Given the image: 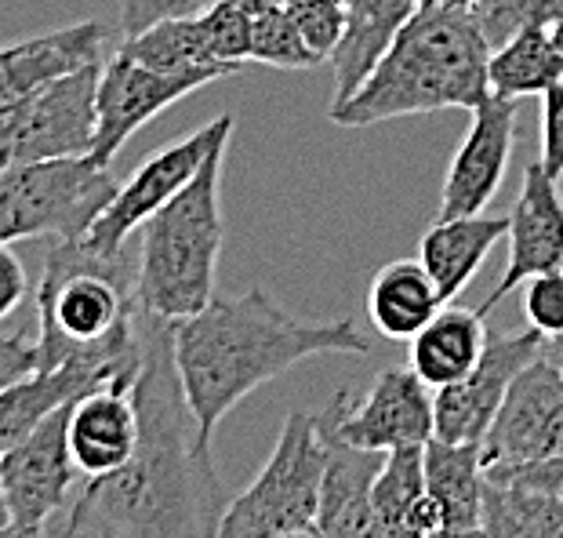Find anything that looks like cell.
I'll use <instances>...</instances> for the list:
<instances>
[{
    "label": "cell",
    "instance_id": "6da1fadb",
    "mask_svg": "<svg viewBox=\"0 0 563 538\" xmlns=\"http://www.w3.org/2000/svg\"><path fill=\"white\" fill-rule=\"evenodd\" d=\"M142 367L131 386L139 411L135 455L121 470L84 481L74 506L55 513L88 538H219L225 487L211 440L189 408L167 320L142 314Z\"/></svg>",
    "mask_w": 563,
    "mask_h": 538
},
{
    "label": "cell",
    "instance_id": "7a4b0ae2",
    "mask_svg": "<svg viewBox=\"0 0 563 538\" xmlns=\"http://www.w3.org/2000/svg\"><path fill=\"white\" fill-rule=\"evenodd\" d=\"M172 350L200 433L211 440L222 418L258 386L320 353L367 356L371 342L350 317L306 320L287 314L269 292L251 288L236 298H211L200 314L178 320Z\"/></svg>",
    "mask_w": 563,
    "mask_h": 538
},
{
    "label": "cell",
    "instance_id": "3957f363",
    "mask_svg": "<svg viewBox=\"0 0 563 538\" xmlns=\"http://www.w3.org/2000/svg\"><path fill=\"white\" fill-rule=\"evenodd\" d=\"M487 63L490 47L470 8H418L367 80L328 117L339 128H367L437 110H473L490 95Z\"/></svg>",
    "mask_w": 563,
    "mask_h": 538
},
{
    "label": "cell",
    "instance_id": "277c9868",
    "mask_svg": "<svg viewBox=\"0 0 563 538\" xmlns=\"http://www.w3.org/2000/svg\"><path fill=\"white\" fill-rule=\"evenodd\" d=\"M33 309H37V372L74 356L135 353L142 342L135 270H128L124 255L102 259L77 241H52L41 284L33 292Z\"/></svg>",
    "mask_w": 563,
    "mask_h": 538
},
{
    "label": "cell",
    "instance_id": "5b68a950",
    "mask_svg": "<svg viewBox=\"0 0 563 538\" xmlns=\"http://www.w3.org/2000/svg\"><path fill=\"white\" fill-rule=\"evenodd\" d=\"M225 146H214L211 157L194 175L183 194L142 222L135 298L139 309L167 325L200 314L214 298V270L222 251V167Z\"/></svg>",
    "mask_w": 563,
    "mask_h": 538
},
{
    "label": "cell",
    "instance_id": "8992f818",
    "mask_svg": "<svg viewBox=\"0 0 563 538\" xmlns=\"http://www.w3.org/2000/svg\"><path fill=\"white\" fill-rule=\"evenodd\" d=\"M323 470L328 437L320 418L313 411H291L255 484L225 506L219 538H277L317 524Z\"/></svg>",
    "mask_w": 563,
    "mask_h": 538
},
{
    "label": "cell",
    "instance_id": "52a82bcc",
    "mask_svg": "<svg viewBox=\"0 0 563 538\" xmlns=\"http://www.w3.org/2000/svg\"><path fill=\"white\" fill-rule=\"evenodd\" d=\"M113 194V172L88 157L37 161L0 172V244L30 237L80 241Z\"/></svg>",
    "mask_w": 563,
    "mask_h": 538
},
{
    "label": "cell",
    "instance_id": "ba28073f",
    "mask_svg": "<svg viewBox=\"0 0 563 538\" xmlns=\"http://www.w3.org/2000/svg\"><path fill=\"white\" fill-rule=\"evenodd\" d=\"M233 124H236L233 113H219L203 128L189 131L186 139H178L172 146H164L153 157L142 161L135 167V175L124 186H117L113 200L102 208V215L88 226V233L77 244L102 259L124 255L128 237L142 230V222L153 219L167 200L194 183V175L211 157V150L225 146L233 139Z\"/></svg>",
    "mask_w": 563,
    "mask_h": 538
},
{
    "label": "cell",
    "instance_id": "9c48e42d",
    "mask_svg": "<svg viewBox=\"0 0 563 538\" xmlns=\"http://www.w3.org/2000/svg\"><path fill=\"white\" fill-rule=\"evenodd\" d=\"M317 418L345 444L378 455L397 448H426L433 437V389L411 367H386L361 400L350 389H339Z\"/></svg>",
    "mask_w": 563,
    "mask_h": 538
},
{
    "label": "cell",
    "instance_id": "30bf717a",
    "mask_svg": "<svg viewBox=\"0 0 563 538\" xmlns=\"http://www.w3.org/2000/svg\"><path fill=\"white\" fill-rule=\"evenodd\" d=\"M542 342L545 339L534 328L487 334V345L473 372L462 382L433 389V437L451 440V444H484L512 378L534 356H542Z\"/></svg>",
    "mask_w": 563,
    "mask_h": 538
},
{
    "label": "cell",
    "instance_id": "8fae6325",
    "mask_svg": "<svg viewBox=\"0 0 563 538\" xmlns=\"http://www.w3.org/2000/svg\"><path fill=\"white\" fill-rule=\"evenodd\" d=\"M69 408L74 404L47 415L26 440L0 455V487L8 517L19 528H47V520L66 509L77 481H84L69 451Z\"/></svg>",
    "mask_w": 563,
    "mask_h": 538
},
{
    "label": "cell",
    "instance_id": "7c38bea8",
    "mask_svg": "<svg viewBox=\"0 0 563 538\" xmlns=\"http://www.w3.org/2000/svg\"><path fill=\"white\" fill-rule=\"evenodd\" d=\"M203 84L208 80L161 74V69L142 66L124 52H113V58L99 74V88H95V139L88 161L110 167L139 128H146L153 117L164 113L178 99L200 91Z\"/></svg>",
    "mask_w": 563,
    "mask_h": 538
},
{
    "label": "cell",
    "instance_id": "4fadbf2b",
    "mask_svg": "<svg viewBox=\"0 0 563 538\" xmlns=\"http://www.w3.org/2000/svg\"><path fill=\"white\" fill-rule=\"evenodd\" d=\"M563 455V372L534 356L501 400L484 437L487 465L545 462Z\"/></svg>",
    "mask_w": 563,
    "mask_h": 538
},
{
    "label": "cell",
    "instance_id": "5bb4252c",
    "mask_svg": "<svg viewBox=\"0 0 563 538\" xmlns=\"http://www.w3.org/2000/svg\"><path fill=\"white\" fill-rule=\"evenodd\" d=\"M517 99L487 95L484 102L473 106V124L454 153L448 178H443L437 219L484 215V208L501 189V178H506L512 146H517Z\"/></svg>",
    "mask_w": 563,
    "mask_h": 538
},
{
    "label": "cell",
    "instance_id": "9a60e30c",
    "mask_svg": "<svg viewBox=\"0 0 563 538\" xmlns=\"http://www.w3.org/2000/svg\"><path fill=\"white\" fill-rule=\"evenodd\" d=\"M509 262L495 292L484 298L481 314L487 317L512 288H523L538 273L563 266V197L556 178L545 172L542 161L527 164L517 208L509 215Z\"/></svg>",
    "mask_w": 563,
    "mask_h": 538
},
{
    "label": "cell",
    "instance_id": "2e32d148",
    "mask_svg": "<svg viewBox=\"0 0 563 538\" xmlns=\"http://www.w3.org/2000/svg\"><path fill=\"white\" fill-rule=\"evenodd\" d=\"M113 44V26L77 22L55 33L0 47V106L19 102L88 66H102L106 47Z\"/></svg>",
    "mask_w": 563,
    "mask_h": 538
},
{
    "label": "cell",
    "instance_id": "e0dca14e",
    "mask_svg": "<svg viewBox=\"0 0 563 538\" xmlns=\"http://www.w3.org/2000/svg\"><path fill=\"white\" fill-rule=\"evenodd\" d=\"M139 411L131 386H102L84 393L69 408V451L84 481L106 476L135 455Z\"/></svg>",
    "mask_w": 563,
    "mask_h": 538
},
{
    "label": "cell",
    "instance_id": "ac0fdd59",
    "mask_svg": "<svg viewBox=\"0 0 563 538\" xmlns=\"http://www.w3.org/2000/svg\"><path fill=\"white\" fill-rule=\"evenodd\" d=\"M323 437H328V470H323L320 484L317 528L323 538H386L378 528L375 506H371V484H375L386 455L345 444L328 429Z\"/></svg>",
    "mask_w": 563,
    "mask_h": 538
},
{
    "label": "cell",
    "instance_id": "d6986e66",
    "mask_svg": "<svg viewBox=\"0 0 563 538\" xmlns=\"http://www.w3.org/2000/svg\"><path fill=\"white\" fill-rule=\"evenodd\" d=\"M422 0H350L345 4V33L331 55L334 95L331 106L345 102L367 80L378 58L389 52L397 33L418 15Z\"/></svg>",
    "mask_w": 563,
    "mask_h": 538
},
{
    "label": "cell",
    "instance_id": "ffe728a7",
    "mask_svg": "<svg viewBox=\"0 0 563 538\" xmlns=\"http://www.w3.org/2000/svg\"><path fill=\"white\" fill-rule=\"evenodd\" d=\"M509 233V219L470 215V219H437L418 244V262L429 270L443 306L454 303L481 273L495 244Z\"/></svg>",
    "mask_w": 563,
    "mask_h": 538
},
{
    "label": "cell",
    "instance_id": "44dd1931",
    "mask_svg": "<svg viewBox=\"0 0 563 538\" xmlns=\"http://www.w3.org/2000/svg\"><path fill=\"white\" fill-rule=\"evenodd\" d=\"M487 325L481 309H465L448 303L411 339V372L429 389H443L451 382H462L481 361L487 345Z\"/></svg>",
    "mask_w": 563,
    "mask_h": 538
},
{
    "label": "cell",
    "instance_id": "7402d4cb",
    "mask_svg": "<svg viewBox=\"0 0 563 538\" xmlns=\"http://www.w3.org/2000/svg\"><path fill=\"white\" fill-rule=\"evenodd\" d=\"M422 462L426 495L433 502L440 528H481L487 473L484 444H451V440L429 437L422 448Z\"/></svg>",
    "mask_w": 563,
    "mask_h": 538
},
{
    "label": "cell",
    "instance_id": "603a6c76",
    "mask_svg": "<svg viewBox=\"0 0 563 538\" xmlns=\"http://www.w3.org/2000/svg\"><path fill=\"white\" fill-rule=\"evenodd\" d=\"M443 309L433 277L418 259L382 266L367 284V317L382 339L407 342Z\"/></svg>",
    "mask_w": 563,
    "mask_h": 538
},
{
    "label": "cell",
    "instance_id": "cb8c5ba5",
    "mask_svg": "<svg viewBox=\"0 0 563 538\" xmlns=\"http://www.w3.org/2000/svg\"><path fill=\"white\" fill-rule=\"evenodd\" d=\"M371 506L386 538H429L440 528L433 502L426 495L422 448H397L382 459L371 484Z\"/></svg>",
    "mask_w": 563,
    "mask_h": 538
},
{
    "label": "cell",
    "instance_id": "d4e9b609",
    "mask_svg": "<svg viewBox=\"0 0 563 538\" xmlns=\"http://www.w3.org/2000/svg\"><path fill=\"white\" fill-rule=\"evenodd\" d=\"M117 52L131 55L142 66L161 69V74L200 77V80H208V84L236 74V66H225V63L214 58L200 15L157 22V26L135 33V37H124L121 44H117Z\"/></svg>",
    "mask_w": 563,
    "mask_h": 538
},
{
    "label": "cell",
    "instance_id": "484cf974",
    "mask_svg": "<svg viewBox=\"0 0 563 538\" xmlns=\"http://www.w3.org/2000/svg\"><path fill=\"white\" fill-rule=\"evenodd\" d=\"M481 528L490 538H560L563 506L538 487L484 473Z\"/></svg>",
    "mask_w": 563,
    "mask_h": 538
},
{
    "label": "cell",
    "instance_id": "4316f807",
    "mask_svg": "<svg viewBox=\"0 0 563 538\" xmlns=\"http://www.w3.org/2000/svg\"><path fill=\"white\" fill-rule=\"evenodd\" d=\"M487 80L490 95H501V99L545 95L563 80V52L553 44L545 26H531L490 52Z\"/></svg>",
    "mask_w": 563,
    "mask_h": 538
},
{
    "label": "cell",
    "instance_id": "83f0119b",
    "mask_svg": "<svg viewBox=\"0 0 563 538\" xmlns=\"http://www.w3.org/2000/svg\"><path fill=\"white\" fill-rule=\"evenodd\" d=\"M251 58L280 69H313L320 58L309 52L302 33H298L291 11L266 4L255 15V30H251Z\"/></svg>",
    "mask_w": 563,
    "mask_h": 538
},
{
    "label": "cell",
    "instance_id": "f1b7e54d",
    "mask_svg": "<svg viewBox=\"0 0 563 538\" xmlns=\"http://www.w3.org/2000/svg\"><path fill=\"white\" fill-rule=\"evenodd\" d=\"M295 19L298 33H302L306 47L313 52L320 63H331L334 47H339L345 33V4L339 0H302V4L287 8Z\"/></svg>",
    "mask_w": 563,
    "mask_h": 538
},
{
    "label": "cell",
    "instance_id": "f546056e",
    "mask_svg": "<svg viewBox=\"0 0 563 538\" xmlns=\"http://www.w3.org/2000/svg\"><path fill=\"white\" fill-rule=\"evenodd\" d=\"M523 314H527V325L542 334V339L563 334V270L538 273V277L527 281Z\"/></svg>",
    "mask_w": 563,
    "mask_h": 538
},
{
    "label": "cell",
    "instance_id": "4dcf8cb0",
    "mask_svg": "<svg viewBox=\"0 0 563 538\" xmlns=\"http://www.w3.org/2000/svg\"><path fill=\"white\" fill-rule=\"evenodd\" d=\"M211 4L214 0H121V37H135L167 19L203 15Z\"/></svg>",
    "mask_w": 563,
    "mask_h": 538
},
{
    "label": "cell",
    "instance_id": "1f68e13d",
    "mask_svg": "<svg viewBox=\"0 0 563 538\" xmlns=\"http://www.w3.org/2000/svg\"><path fill=\"white\" fill-rule=\"evenodd\" d=\"M542 167L553 178L563 175V80L542 95Z\"/></svg>",
    "mask_w": 563,
    "mask_h": 538
},
{
    "label": "cell",
    "instance_id": "d6a6232c",
    "mask_svg": "<svg viewBox=\"0 0 563 538\" xmlns=\"http://www.w3.org/2000/svg\"><path fill=\"white\" fill-rule=\"evenodd\" d=\"M41 367L37 356V334L15 331V334H0V389L11 382L26 378Z\"/></svg>",
    "mask_w": 563,
    "mask_h": 538
},
{
    "label": "cell",
    "instance_id": "836d02e7",
    "mask_svg": "<svg viewBox=\"0 0 563 538\" xmlns=\"http://www.w3.org/2000/svg\"><path fill=\"white\" fill-rule=\"evenodd\" d=\"M30 298V273L8 244H0V320H8Z\"/></svg>",
    "mask_w": 563,
    "mask_h": 538
},
{
    "label": "cell",
    "instance_id": "e575fe53",
    "mask_svg": "<svg viewBox=\"0 0 563 538\" xmlns=\"http://www.w3.org/2000/svg\"><path fill=\"white\" fill-rule=\"evenodd\" d=\"M542 356H545V361L553 364V367H560V372H563V334H553V339H545V342H542Z\"/></svg>",
    "mask_w": 563,
    "mask_h": 538
},
{
    "label": "cell",
    "instance_id": "d590c367",
    "mask_svg": "<svg viewBox=\"0 0 563 538\" xmlns=\"http://www.w3.org/2000/svg\"><path fill=\"white\" fill-rule=\"evenodd\" d=\"M429 538H490V535L484 528H440Z\"/></svg>",
    "mask_w": 563,
    "mask_h": 538
},
{
    "label": "cell",
    "instance_id": "8d00e7d4",
    "mask_svg": "<svg viewBox=\"0 0 563 538\" xmlns=\"http://www.w3.org/2000/svg\"><path fill=\"white\" fill-rule=\"evenodd\" d=\"M0 538H47L44 528H19V524H4Z\"/></svg>",
    "mask_w": 563,
    "mask_h": 538
},
{
    "label": "cell",
    "instance_id": "74e56055",
    "mask_svg": "<svg viewBox=\"0 0 563 538\" xmlns=\"http://www.w3.org/2000/svg\"><path fill=\"white\" fill-rule=\"evenodd\" d=\"M277 538H323V531L317 528V524H309V528H295V531H284Z\"/></svg>",
    "mask_w": 563,
    "mask_h": 538
},
{
    "label": "cell",
    "instance_id": "f35d334b",
    "mask_svg": "<svg viewBox=\"0 0 563 538\" xmlns=\"http://www.w3.org/2000/svg\"><path fill=\"white\" fill-rule=\"evenodd\" d=\"M549 37H553V44L563 52V19H560V22H553V26H549Z\"/></svg>",
    "mask_w": 563,
    "mask_h": 538
},
{
    "label": "cell",
    "instance_id": "ab89813d",
    "mask_svg": "<svg viewBox=\"0 0 563 538\" xmlns=\"http://www.w3.org/2000/svg\"><path fill=\"white\" fill-rule=\"evenodd\" d=\"M4 524H11V517H8V498H4V487H0V528Z\"/></svg>",
    "mask_w": 563,
    "mask_h": 538
},
{
    "label": "cell",
    "instance_id": "60d3db41",
    "mask_svg": "<svg viewBox=\"0 0 563 538\" xmlns=\"http://www.w3.org/2000/svg\"><path fill=\"white\" fill-rule=\"evenodd\" d=\"M437 4H451V8H470L476 0H437Z\"/></svg>",
    "mask_w": 563,
    "mask_h": 538
},
{
    "label": "cell",
    "instance_id": "b9f144b4",
    "mask_svg": "<svg viewBox=\"0 0 563 538\" xmlns=\"http://www.w3.org/2000/svg\"><path fill=\"white\" fill-rule=\"evenodd\" d=\"M269 4H277V8H295V4H302V0H269Z\"/></svg>",
    "mask_w": 563,
    "mask_h": 538
},
{
    "label": "cell",
    "instance_id": "7bdbcfd3",
    "mask_svg": "<svg viewBox=\"0 0 563 538\" xmlns=\"http://www.w3.org/2000/svg\"><path fill=\"white\" fill-rule=\"evenodd\" d=\"M437 4V0H422V8H433Z\"/></svg>",
    "mask_w": 563,
    "mask_h": 538
},
{
    "label": "cell",
    "instance_id": "ee69618b",
    "mask_svg": "<svg viewBox=\"0 0 563 538\" xmlns=\"http://www.w3.org/2000/svg\"><path fill=\"white\" fill-rule=\"evenodd\" d=\"M339 4H350V0H339Z\"/></svg>",
    "mask_w": 563,
    "mask_h": 538
},
{
    "label": "cell",
    "instance_id": "f6af8a7d",
    "mask_svg": "<svg viewBox=\"0 0 563 538\" xmlns=\"http://www.w3.org/2000/svg\"><path fill=\"white\" fill-rule=\"evenodd\" d=\"M560 270H563V266H560Z\"/></svg>",
    "mask_w": 563,
    "mask_h": 538
},
{
    "label": "cell",
    "instance_id": "bcb514c9",
    "mask_svg": "<svg viewBox=\"0 0 563 538\" xmlns=\"http://www.w3.org/2000/svg\"><path fill=\"white\" fill-rule=\"evenodd\" d=\"M560 538H563V535H560Z\"/></svg>",
    "mask_w": 563,
    "mask_h": 538
}]
</instances>
